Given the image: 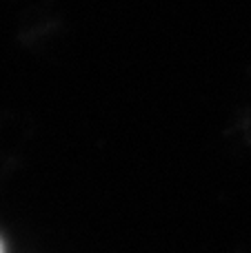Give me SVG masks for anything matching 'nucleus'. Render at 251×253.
Returning a JSON list of instances; mask_svg holds the SVG:
<instances>
[{
  "mask_svg": "<svg viewBox=\"0 0 251 253\" xmlns=\"http://www.w3.org/2000/svg\"><path fill=\"white\" fill-rule=\"evenodd\" d=\"M0 253H4V247H2V240H0Z\"/></svg>",
  "mask_w": 251,
  "mask_h": 253,
  "instance_id": "nucleus-1",
  "label": "nucleus"
}]
</instances>
